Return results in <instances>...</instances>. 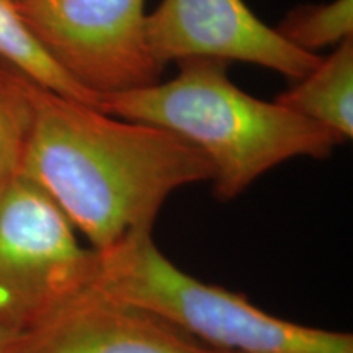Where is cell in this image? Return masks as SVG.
Wrapping results in <instances>:
<instances>
[{
    "mask_svg": "<svg viewBox=\"0 0 353 353\" xmlns=\"http://www.w3.org/2000/svg\"><path fill=\"white\" fill-rule=\"evenodd\" d=\"M30 97L21 175L56 201L95 252L152 231L175 190L211 180L208 159L164 128L113 117L32 79Z\"/></svg>",
    "mask_w": 353,
    "mask_h": 353,
    "instance_id": "6da1fadb",
    "label": "cell"
},
{
    "mask_svg": "<svg viewBox=\"0 0 353 353\" xmlns=\"http://www.w3.org/2000/svg\"><path fill=\"white\" fill-rule=\"evenodd\" d=\"M165 82L101 95V112L174 132L208 159L214 196L231 201L290 159H325L343 141L278 101L245 94L218 59H187Z\"/></svg>",
    "mask_w": 353,
    "mask_h": 353,
    "instance_id": "7a4b0ae2",
    "label": "cell"
},
{
    "mask_svg": "<svg viewBox=\"0 0 353 353\" xmlns=\"http://www.w3.org/2000/svg\"><path fill=\"white\" fill-rule=\"evenodd\" d=\"M97 290L165 319L228 353H353V335L296 324L244 294L196 280L161 252L152 231L99 254Z\"/></svg>",
    "mask_w": 353,
    "mask_h": 353,
    "instance_id": "3957f363",
    "label": "cell"
},
{
    "mask_svg": "<svg viewBox=\"0 0 353 353\" xmlns=\"http://www.w3.org/2000/svg\"><path fill=\"white\" fill-rule=\"evenodd\" d=\"M100 257L41 187L0 190V321L30 330L97 288Z\"/></svg>",
    "mask_w": 353,
    "mask_h": 353,
    "instance_id": "277c9868",
    "label": "cell"
},
{
    "mask_svg": "<svg viewBox=\"0 0 353 353\" xmlns=\"http://www.w3.org/2000/svg\"><path fill=\"white\" fill-rule=\"evenodd\" d=\"M145 0H17L44 50L95 97L161 81L148 39Z\"/></svg>",
    "mask_w": 353,
    "mask_h": 353,
    "instance_id": "5b68a950",
    "label": "cell"
},
{
    "mask_svg": "<svg viewBox=\"0 0 353 353\" xmlns=\"http://www.w3.org/2000/svg\"><path fill=\"white\" fill-rule=\"evenodd\" d=\"M145 28L152 54L164 68L187 59L239 61L299 81L322 57L290 44L244 0H162L148 13Z\"/></svg>",
    "mask_w": 353,
    "mask_h": 353,
    "instance_id": "8992f818",
    "label": "cell"
},
{
    "mask_svg": "<svg viewBox=\"0 0 353 353\" xmlns=\"http://www.w3.org/2000/svg\"><path fill=\"white\" fill-rule=\"evenodd\" d=\"M15 353H228L196 341L152 312L99 290L38 327L25 330Z\"/></svg>",
    "mask_w": 353,
    "mask_h": 353,
    "instance_id": "52a82bcc",
    "label": "cell"
},
{
    "mask_svg": "<svg viewBox=\"0 0 353 353\" xmlns=\"http://www.w3.org/2000/svg\"><path fill=\"white\" fill-rule=\"evenodd\" d=\"M278 103L327 128L343 143L353 136V39L321 57L311 72L276 97Z\"/></svg>",
    "mask_w": 353,
    "mask_h": 353,
    "instance_id": "ba28073f",
    "label": "cell"
},
{
    "mask_svg": "<svg viewBox=\"0 0 353 353\" xmlns=\"http://www.w3.org/2000/svg\"><path fill=\"white\" fill-rule=\"evenodd\" d=\"M0 61L12 65L38 85L99 108V97L79 85L48 54L20 15L17 0H0Z\"/></svg>",
    "mask_w": 353,
    "mask_h": 353,
    "instance_id": "9c48e42d",
    "label": "cell"
},
{
    "mask_svg": "<svg viewBox=\"0 0 353 353\" xmlns=\"http://www.w3.org/2000/svg\"><path fill=\"white\" fill-rule=\"evenodd\" d=\"M32 121L30 79L0 61V190L21 175Z\"/></svg>",
    "mask_w": 353,
    "mask_h": 353,
    "instance_id": "30bf717a",
    "label": "cell"
},
{
    "mask_svg": "<svg viewBox=\"0 0 353 353\" xmlns=\"http://www.w3.org/2000/svg\"><path fill=\"white\" fill-rule=\"evenodd\" d=\"M273 28L298 50L319 54L322 48L352 39L353 0L296 7Z\"/></svg>",
    "mask_w": 353,
    "mask_h": 353,
    "instance_id": "8fae6325",
    "label": "cell"
},
{
    "mask_svg": "<svg viewBox=\"0 0 353 353\" xmlns=\"http://www.w3.org/2000/svg\"><path fill=\"white\" fill-rule=\"evenodd\" d=\"M25 330H20L0 321V353H15Z\"/></svg>",
    "mask_w": 353,
    "mask_h": 353,
    "instance_id": "7c38bea8",
    "label": "cell"
}]
</instances>
